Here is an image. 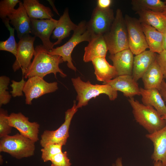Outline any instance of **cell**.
<instances>
[{"label":"cell","mask_w":166,"mask_h":166,"mask_svg":"<svg viewBox=\"0 0 166 166\" xmlns=\"http://www.w3.org/2000/svg\"><path fill=\"white\" fill-rule=\"evenodd\" d=\"M49 50L42 45H37L33 60L30 66L22 73L25 78L38 76L43 78L48 74L53 73L56 78L57 73L63 77L67 75L59 67L63 61L61 57L57 55H51Z\"/></svg>","instance_id":"obj_1"},{"label":"cell","mask_w":166,"mask_h":166,"mask_svg":"<svg viewBox=\"0 0 166 166\" xmlns=\"http://www.w3.org/2000/svg\"><path fill=\"white\" fill-rule=\"evenodd\" d=\"M128 101L135 120L148 133L159 130L166 125V121L153 107L141 103L133 97L129 98Z\"/></svg>","instance_id":"obj_2"},{"label":"cell","mask_w":166,"mask_h":166,"mask_svg":"<svg viewBox=\"0 0 166 166\" xmlns=\"http://www.w3.org/2000/svg\"><path fill=\"white\" fill-rule=\"evenodd\" d=\"M71 80L77 93L78 109L86 105L91 99L95 98L101 94H106L111 101L114 100L117 97V91L108 84H92L89 81H82L79 77L72 78Z\"/></svg>","instance_id":"obj_3"},{"label":"cell","mask_w":166,"mask_h":166,"mask_svg":"<svg viewBox=\"0 0 166 166\" xmlns=\"http://www.w3.org/2000/svg\"><path fill=\"white\" fill-rule=\"evenodd\" d=\"M103 36L110 54L129 48L127 28L120 9H117L109 30Z\"/></svg>","instance_id":"obj_4"},{"label":"cell","mask_w":166,"mask_h":166,"mask_svg":"<svg viewBox=\"0 0 166 166\" xmlns=\"http://www.w3.org/2000/svg\"><path fill=\"white\" fill-rule=\"evenodd\" d=\"M92 38V34L87 28V22L85 21H81L73 31L71 37L67 42L61 46L53 48L49 51V53L51 55L61 56L63 62H67L68 68L76 71V68L72 61V52L78 44L84 41L89 42Z\"/></svg>","instance_id":"obj_5"},{"label":"cell","mask_w":166,"mask_h":166,"mask_svg":"<svg viewBox=\"0 0 166 166\" xmlns=\"http://www.w3.org/2000/svg\"><path fill=\"white\" fill-rule=\"evenodd\" d=\"M35 142L20 133L6 136L1 138L0 152L8 153L20 159L34 155Z\"/></svg>","instance_id":"obj_6"},{"label":"cell","mask_w":166,"mask_h":166,"mask_svg":"<svg viewBox=\"0 0 166 166\" xmlns=\"http://www.w3.org/2000/svg\"><path fill=\"white\" fill-rule=\"evenodd\" d=\"M75 100L72 107L65 113V121L57 129L45 130L41 136L40 143L42 148L51 144H59L65 145L69 135V130L72 119L77 111Z\"/></svg>","instance_id":"obj_7"},{"label":"cell","mask_w":166,"mask_h":166,"mask_svg":"<svg viewBox=\"0 0 166 166\" xmlns=\"http://www.w3.org/2000/svg\"><path fill=\"white\" fill-rule=\"evenodd\" d=\"M124 18L128 31L129 49L133 54L137 55L148 48L141 23L138 19L127 14Z\"/></svg>","instance_id":"obj_8"},{"label":"cell","mask_w":166,"mask_h":166,"mask_svg":"<svg viewBox=\"0 0 166 166\" xmlns=\"http://www.w3.org/2000/svg\"><path fill=\"white\" fill-rule=\"evenodd\" d=\"M58 89L57 82H48L43 78L38 76L30 77L26 81L23 90L26 104L31 105L33 99L53 92Z\"/></svg>","instance_id":"obj_9"},{"label":"cell","mask_w":166,"mask_h":166,"mask_svg":"<svg viewBox=\"0 0 166 166\" xmlns=\"http://www.w3.org/2000/svg\"><path fill=\"white\" fill-rule=\"evenodd\" d=\"M115 17L113 10L110 8L102 10L96 6L93 11L90 19L87 22L88 29L92 37L103 35L108 32Z\"/></svg>","instance_id":"obj_10"},{"label":"cell","mask_w":166,"mask_h":166,"mask_svg":"<svg viewBox=\"0 0 166 166\" xmlns=\"http://www.w3.org/2000/svg\"><path fill=\"white\" fill-rule=\"evenodd\" d=\"M35 37L29 34L20 39L17 45L16 60L12 66L14 72L21 68L24 73L30 66L35 53L34 43Z\"/></svg>","instance_id":"obj_11"},{"label":"cell","mask_w":166,"mask_h":166,"mask_svg":"<svg viewBox=\"0 0 166 166\" xmlns=\"http://www.w3.org/2000/svg\"><path fill=\"white\" fill-rule=\"evenodd\" d=\"M8 120L10 125L18 130L21 134L35 143L39 140L40 124L37 122H30L29 118L21 112L11 113Z\"/></svg>","instance_id":"obj_12"},{"label":"cell","mask_w":166,"mask_h":166,"mask_svg":"<svg viewBox=\"0 0 166 166\" xmlns=\"http://www.w3.org/2000/svg\"><path fill=\"white\" fill-rule=\"evenodd\" d=\"M31 33L35 37L39 38L43 45L49 50L54 46V42H51L50 38L58 22L53 19H38L30 18Z\"/></svg>","instance_id":"obj_13"},{"label":"cell","mask_w":166,"mask_h":166,"mask_svg":"<svg viewBox=\"0 0 166 166\" xmlns=\"http://www.w3.org/2000/svg\"><path fill=\"white\" fill-rule=\"evenodd\" d=\"M103 84L109 85L116 90L121 92L126 97L131 98L136 95H140L138 84L132 75L118 76L112 80L103 82Z\"/></svg>","instance_id":"obj_14"},{"label":"cell","mask_w":166,"mask_h":166,"mask_svg":"<svg viewBox=\"0 0 166 166\" xmlns=\"http://www.w3.org/2000/svg\"><path fill=\"white\" fill-rule=\"evenodd\" d=\"M9 19L10 23L16 30L20 39L31 33L30 19L22 2L19 3L18 7Z\"/></svg>","instance_id":"obj_15"},{"label":"cell","mask_w":166,"mask_h":166,"mask_svg":"<svg viewBox=\"0 0 166 166\" xmlns=\"http://www.w3.org/2000/svg\"><path fill=\"white\" fill-rule=\"evenodd\" d=\"M145 136L153 144L152 159L154 162L160 161L163 166H166V125L161 129Z\"/></svg>","instance_id":"obj_16"},{"label":"cell","mask_w":166,"mask_h":166,"mask_svg":"<svg viewBox=\"0 0 166 166\" xmlns=\"http://www.w3.org/2000/svg\"><path fill=\"white\" fill-rule=\"evenodd\" d=\"M134 57L133 54L129 48L110 54L109 56L113 62L118 76L132 75Z\"/></svg>","instance_id":"obj_17"},{"label":"cell","mask_w":166,"mask_h":166,"mask_svg":"<svg viewBox=\"0 0 166 166\" xmlns=\"http://www.w3.org/2000/svg\"><path fill=\"white\" fill-rule=\"evenodd\" d=\"M108 49L103 35L92 37L85 48L83 60L85 62L92 61L99 57H105Z\"/></svg>","instance_id":"obj_18"},{"label":"cell","mask_w":166,"mask_h":166,"mask_svg":"<svg viewBox=\"0 0 166 166\" xmlns=\"http://www.w3.org/2000/svg\"><path fill=\"white\" fill-rule=\"evenodd\" d=\"M156 53L145 50L134 57L132 76L136 81L142 78L156 58Z\"/></svg>","instance_id":"obj_19"},{"label":"cell","mask_w":166,"mask_h":166,"mask_svg":"<svg viewBox=\"0 0 166 166\" xmlns=\"http://www.w3.org/2000/svg\"><path fill=\"white\" fill-rule=\"evenodd\" d=\"M140 90L143 104L153 107L161 117L166 116V105L159 90L142 88Z\"/></svg>","instance_id":"obj_20"},{"label":"cell","mask_w":166,"mask_h":166,"mask_svg":"<svg viewBox=\"0 0 166 166\" xmlns=\"http://www.w3.org/2000/svg\"><path fill=\"white\" fill-rule=\"evenodd\" d=\"M77 26L71 20L68 9L66 8L62 15L58 20L57 25L53 32L52 38L57 39L56 42H54V45L60 44L62 40L69 36L70 32L73 31Z\"/></svg>","instance_id":"obj_21"},{"label":"cell","mask_w":166,"mask_h":166,"mask_svg":"<svg viewBox=\"0 0 166 166\" xmlns=\"http://www.w3.org/2000/svg\"><path fill=\"white\" fill-rule=\"evenodd\" d=\"M136 13L141 23L150 25L163 34L166 32V16L162 13L141 10Z\"/></svg>","instance_id":"obj_22"},{"label":"cell","mask_w":166,"mask_h":166,"mask_svg":"<svg viewBox=\"0 0 166 166\" xmlns=\"http://www.w3.org/2000/svg\"><path fill=\"white\" fill-rule=\"evenodd\" d=\"M97 80L103 82L112 80L118 76L113 65H110L105 57H99L92 61Z\"/></svg>","instance_id":"obj_23"},{"label":"cell","mask_w":166,"mask_h":166,"mask_svg":"<svg viewBox=\"0 0 166 166\" xmlns=\"http://www.w3.org/2000/svg\"><path fill=\"white\" fill-rule=\"evenodd\" d=\"M164 78L163 74L156 60L142 77L144 88L155 89L160 91Z\"/></svg>","instance_id":"obj_24"},{"label":"cell","mask_w":166,"mask_h":166,"mask_svg":"<svg viewBox=\"0 0 166 166\" xmlns=\"http://www.w3.org/2000/svg\"><path fill=\"white\" fill-rule=\"evenodd\" d=\"M141 24L149 50L158 54L161 53L164 50L163 33L150 25L142 23Z\"/></svg>","instance_id":"obj_25"},{"label":"cell","mask_w":166,"mask_h":166,"mask_svg":"<svg viewBox=\"0 0 166 166\" xmlns=\"http://www.w3.org/2000/svg\"><path fill=\"white\" fill-rule=\"evenodd\" d=\"M23 4L30 18L50 19L54 15L51 9L40 3L37 0H24Z\"/></svg>","instance_id":"obj_26"},{"label":"cell","mask_w":166,"mask_h":166,"mask_svg":"<svg viewBox=\"0 0 166 166\" xmlns=\"http://www.w3.org/2000/svg\"><path fill=\"white\" fill-rule=\"evenodd\" d=\"M131 4L136 12L146 10L163 13L165 7L164 1L160 0H132Z\"/></svg>","instance_id":"obj_27"},{"label":"cell","mask_w":166,"mask_h":166,"mask_svg":"<svg viewBox=\"0 0 166 166\" xmlns=\"http://www.w3.org/2000/svg\"><path fill=\"white\" fill-rule=\"evenodd\" d=\"M2 21L10 31V35L7 40L0 41V50L9 52L16 57L17 53L18 44L16 42L14 37L15 29L10 25V20L8 18L2 20Z\"/></svg>","instance_id":"obj_28"},{"label":"cell","mask_w":166,"mask_h":166,"mask_svg":"<svg viewBox=\"0 0 166 166\" xmlns=\"http://www.w3.org/2000/svg\"><path fill=\"white\" fill-rule=\"evenodd\" d=\"M21 2L19 0H3L0 2V17L2 20L10 17L16 9L14 7Z\"/></svg>","instance_id":"obj_29"},{"label":"cell","mask_w":166,"mask_h":166,"mask_svg":"<svg viewBox=\"0 0 166 166\" xmlns=\"http://www.w3.org/2000/svg\"><path fill=\"white\" fill-rule=\"evenodd\" d=\"M10 82L9 77L6 76L0 77V107L8 103L11 98V95L7 91Z\"/></svg>","instance_id":"obj_30"},{"label":"cell","mask_w":166,"mask_h":166,"mask_svg":"<svg viewBox=\"0 0 166 166\" xmlns=\"http://www.w3.org/2000/svg\"><path fill=\"white\" fill-rule=\"evenodd\" d=\"M63 145L59 144H51L47 145L41 149V158L45 162L50 161L54 156L62 152Z\"/></svg>","instance_id":"obj_31"},{"label":"cell","mask_w":166,"mask_h":166,"mask_svg":"<svg viewBox=\"0 0 166 166\" xmlns=\"http://www.w3.org/2000/svg\"><path fill=\"white\" fill-rule=\"evenodd\" d=\"M9 115L7 111L0 109V138L9 135L11 132L13 127L9 124L8 117Z\"/></svg>","instance_id":"obj_32"},{"label":"cell","mask_w":166,"mask_h":166,"mask_svg":"<svg viewBox=\"0 0 166 166\" xmlns=\"http://www.w3.org/2000/svg\"><path fill=\"white\" fill-rule=\"evenodd\" d=\"M50 161L51 162L50 166H71V165L66 151L62 152L54 156L51 158Z\"/></svg>","instance_id":"obj_33"},{"label":"cell","mask_w":166,"mask_h":166,"mask_svg":"<svg viewBox=\"0 0 166 166\" xmlns=\"http://www.w3.org/2000/svg\"><path fill=\"white\" fill-rule=\"evenodd\" d=\"M23 75L22 80L19 82L14 80L11 81L12 84L10 86L12 90L10 91L11 95L14 97L22 96L23 95V90L26 81L24 80V75Z\"/></svg>","instance_id":"obj_34"},{"label":"cell","mask_w":166,"mask_h":166,"mask_svg":"<svg viewBox=\"0 0 166 166\" xmlns=\"http://www.w3.org/2000/svg\"><path fill=\"white\" fill-rule=\"evenodd\" d=\"M156 60L162 72L164 78L166 79V51L163 50L157 54Z\"/></svg>","instance_id":"obj_35"},{"label":"cell","mask_w":166,"mask_h":166,"mask_svg":"<svg viewBox=\"0 0 166 166\" xmlns=\"http://www.w3.org/2000/svg\"><path fill=\"white\" fill-rule=\"evenodd\" d=\"M113 1L111 0H98L97 6L102 10H105L110 8Z\"/></svg>","instance_id":"obj_36"},{"label":"cell","mask_w":166,"mask_h":166,"mask_svg":"<svg viewBox=\"0 0 166 166\" xmlns=\"http://www.w3.org/2000/svg\"><path fill=\"white\" fill-rule=\"evenodd\" d=\"M159 91L166 104V82L164 79L162 83Z\"/></svg>","instance_id":"obj_37"},{"label":"cell","mask_w":166,"mask_h":166,"mask_svg":"<svg viewBox=\"0 0 166 166\" xmlns=\"http://www.w3.org/2000/svg\"><path fill=\"white\" fill-rule=\"evenodd\" d=\"M163 48L166 51V32L163 34Z\"/></svg>","instance_id":"obj_38"},{"label":"cell","mask_w":166,"mask_h":166,"mask_svg":"<svg viewBox=\"0 0 166 166\" xmlns=\"http://www.w3.org/2000/svg\"><path fill=\"white\" fill-rule=\"evenodd\" d=\"M115 165L116 166H123L121 157H118L117 158L116 161Z\"/></svg>","instance_id":"obj_39"},{"label":"cell","mask_w":166,"mask_h":166,"mask_svg":"<svg viewBox=\"0 0 166 166\" xmlns=\"http://www.w3.org/2000/svg\"><path fill=\"white\" fill-rule=\"evenodd\" d=\"M47 1L49 2L51 6L53 8L54 11L58 15H59V13L58 12L57 10L55 8V6L54 5L53 2L52 0H48Z\"/></svg>","instance_id":"obj_40"},{"label":"cell","mask_w":166,"mask_h":166,"mask_svg":"<svg viewBox=\"0 0 166 166\" xmlns=\"http://www.w3.org/2000/svg\"><path fill=\"white\" fill-rule=\"evenodd\" d=\"M154 166H163L161 162L160 161L154 162Z\"/></svg>","instance_id":"obj_41"},{"label":"cell","mask_w":166,"mask_h":166,"mask_svg":"<svg viewBox=\"0 0 166 166\" xmlns=\"http://www.w3.org/2000/svg\"><path fill=\"white\" fill-rule=\"evenodd\" d=\"M165 3V7L164 10L163 12V14L166 16V0L164 1Z\"/></svg>","instance_id":"obj_42"},{"label":"cell","mask_w":166,"mask_h":166,"mask_svg":"<svg viewBox=\"0 0 166 166\" xmlns=\"http://www.w3.org/2000/svg\"><path fill=\"white\" fill-rule=\"evenodd\" d=\"M0 164H2L3 163V160L2 159V156L1 155H0Z\"/></svg>","instance_id":"obj_43"},{"label":"cell","mask_w":166,"mask_h":166,"mask_svg":"<svg viewBox=\"0 0 166 166\" xmlns=\"http://www.w3.org/2000/svg\"><path fill=\"white\" fill-rule=\"evenodd\" d=\"M162 117L166 121V116Z\"/></svg>","instance_id":"obj_44"},{"label":"cell","mask_w":166,"mask_h":166,"mask_svg":"<svg viewBox=\"0 0 166 166\" xmlns=\"http://www.w3.org/2000/svg\"><path fill=\"white\" fill-rule=\"evenodd\" d=\"M112 166H116V165H115V164H112Z\"/></svg>","instance_id":"obj_45"}]
</instances>
